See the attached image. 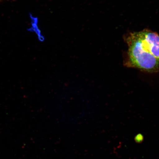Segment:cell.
Returning a JSON list of instances; mask_svg holds the SVG:
<instances>
[{
  "instance_id": "3957f363",
  "label": "cell",
  "mask_w": 159,
  "mask_h": 159,
  "mask_svg": "<svg viewBox=\"0 0 159 159\" xmlns=\"http://www.w3.org/2000/svg\"><path fill=\"white\" fill-rule=\"evenodd\" d=\"M135 139L136 142L140 143L142 142L143 138L142 135L139 134L135 137Z\"/></svg>"
},
{
  "instance_id": "6da1fadb",
  "label": "cell",
  "mask_w": 159,
  "mask_h": 159,
  "mask_svg": "<svg viewBox=\"0 0 159 159\" xmlns=\"http://www.w3.org/2000/svg\"><path fill=\"white\" fill-rule=\"evenodd\" d=\"M126 61L131 67L148 72L159 71V35L144 30L131 34Z\"/></svg>"
},
{
  "instance_id": "7a4b0ae2",
  "label": "cell",
  "mask_w": 159,
  "mask_h": 159,
  "mask_svg": "<svg viewBox=\"0 0 159 159\" xmlns=\"http://www.w3.org/2000/svg\"><path fill=\"white\" fill-rule=\"evenodd\" d=\"M30 16L31 20V24L32 27L28 30L30 31L35 32L38 36L39 40L41 42L43 41L44 40V38L41 34V31L40 30L37 24L38 21L37 18L34 17L31 14H30Z\"/></svg>"
}]
</instances>
